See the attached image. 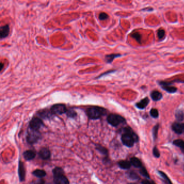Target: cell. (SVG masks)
Segmentation results:
<instances>
[{"label":"cell","instance_id":"ffe728a7","mask_svg":"<svg viewBox=\"0 0 184 184\" xmlns=\"http://www.w3.org/2000/svg\"><path fill=\"white\" fill-rule=\"evenodd\" d=\"M39 115L42 118H48L52 116V114L51 111H47V110H42L41 112L39 113Z\"/></svg>","mask_w":184,"mask_h":184},{"label":"cell","instance_id":"5bb4252c","mask_svg":"<svg viewBox=\"0 0 184 184\" xmlns=\"http://www.w3.org/2000/svg\"><path fill=\"white\" fill-rule=\"evenodd\" d=\"M149 101H150L148 97H146L145 98L143 99L141 101L137 103L136 105L138 109H145V108L148 106V104L149 103Z\"/></svg>","mask_w":184,"mask_h":184},{"label":"cell","instance_id":"7c38bea8","mask_svg":"<svg viewBox=\"0 0 184 184\" xmlns=\"http://www.w3.org/2000/svg\"><path fill=\"white\" fill-rule=\"evenodd\" d=\"M39 155L42 159L46 160V159H49L51 156V153H50V151L48 148H43L39 151Z\"/></svg>","mask_w":184,"mask_h":184},{"label":"cell","instance_id":"74e56055","mask_svg":"<svg viewBox=\"0 0 184 184\" xmlns=\"http://www.w3.org/2000/svg\"></svg>","mask_w":184,"mask_h":184},{"label":"cell","instance_id":"ba28073f","mask_svg":"<svg viewBox=\"0 0 184 184\" xmlns=\"http://www.w3.org/2000/svg\"><path fill=\"white\" fill-rule=\"evenodd\" d=\"M160 84L161 86V88L169 93H175L177 91L176 87L170 86L171 83L169 82H161Z\"/></svg>","mask_w":184,"mask_h":184},{"label":"cell","instance_id":"6da1fadb","mask_svg":"<svg viewBox=\"0 0 184 184\" xmlns=\"http://www.w3.org/2000/svg\"><path fill=\"white\" fill-rule=\"evenodd\" d=\"M123 131L124 133L122 135V142L124 145L127 147H132L134 145L135 142L138 140L137 135L133 132L132 129L129 127L124 128L123 129Z\"/></svg>","mask_w":184,"mask_h":184},{"label":"cell","instance_id":"8fae6325","mask_svg":"<svg viewBox=\"0 0 184 184\" xmlns=\"http://www.w3.org/2000/svg\"><path fill=\"white\" fill-rule=\"evenodd\" d=\"M18 170V175H19V178L20 179V181L22 182L25 179L26 172H25V169H24V167L23 163L21 161H20V163H19Z\"/></svg>","mask_w":184,"mask_h":184},{"label":"cell","instance_id":"4fadbf2b","mask_svg":"<svg viewBox=\"0 0 184 184\" xmlns=\"http://www.w3.org/2000/svg\"><path fill=\"white\" fill-rule=\"evenodd\" d=\"M23 156L24 158L27 161H31L35 157L36 153L34 151H26V152H24Z\"/></svg>","mask_w":184,"mask_h":184},{"label":"cell","instance_id":"484cf974","mask_svg":"<svg viewBox=\"0 0 184 184\" xmlns=\"http://www.w3.org/2000/svg\"><path fill=\"white\" fill-rule=\"evenodd\" d=\"M150 114L152 117L154 118H157L159 116V112L157 109H152L151 110Z\"/></svg>","mask_w":184,"mask_h":184},{"label":"cell","instance_id":"8d00e7d4","mask_svg":"<svg viewBox=\"0 0 184 184\" xmlns=\"http://www.w3.org/2000/svg\"><path fill=\"white\" fill-rule=\"evenodd\" d=\"M1 70H2L3 69V64L2 63H1Z\"/></svg>","mask_w":184,"mask_h":184},{"label":"cell","instance_id":"277c9868","mask_svg":"<svg viewBox=\"0 0 184 184\" xmlns=\"http://www.w3.org/2000/svg\"><path fill=\"white\" fill-rule=\"evenodd\" d=\"M107 121L109 124L111 125L114 127H117L121 124H124L126 120L124 117H122L119 114H109L107 118Z\"/></svg>","mask_w":184,"mask_h":184},{"label":"cell","instance_id":"4dcf8cb0","mask_svg":"<svg viewBox=\"0 0 184 184\" xmlns=\"http://www.w3.org/2000/svg\"><path fill=\"white\" fill-rule=\"evenodd\" d=\"M153 154L154 157H156V158H159L160 156V152L158 150V148L157 147H154L153 149Z\"/></svg>","mask_w":184,"mask_h":184},{"label":"cell","instance_id":"7a4b0ae2","mask_svg":"<svg viewBox=\"0 0 184 184\" xmlns=\"http://www.w3.org/2000/svg\"><path fill=\"white\" fill-rule=\"evenodd\" d=\"M107 111L102 107L91 106L86 110V114L91 119H97L106 114Z\"/></svg>","mask_w":184,"mask_h":184},{"label":"cell","instance_id":"52a82bcc","mask_svg":"<svg viewBox=\"0 0 184 184\" xmlns=\"http://www.w3.org/2000/svg\"><path fill=\"white\" fill-rule=\"evenodd\" d=\"M42 126H43V123L39 117H34L29 123L30 129L35 131H38Z\"/></svg>","mask_w":184,"mask_h":184},{"label":"cell","instance_id":"1f68e13d","mask_svg":"<svg viewBox=\"0 0 184 184\" xmlns=\"http://www.w3.org/2000/svg\"><path fill=\"white\" fill-rule=\"evenodd\" d=\"M176 117L177 119H178L179 120H182L183 118V114L181 111H178L176 112Z\"/></svg>","mask_w":184,"mask_h":184},{"label":"cell","instance_id":"f546056e","mask_svg":"<svg viewBox=\"0 0 184 184\" xmlns=\"http://www.w3.org/2000/svg\"><path fill=\"white\" fill-rule=\"evenodd\" d=\"M158 128H159V125H157L154 127H153V137L154 138V139H156L157 137V134H158Z\"/></svg>","mask_w":184,"mask_h":184},{"label":"cell","instance_id":"4316f807","mask_svg":"<svg viewBox=\"0 0 184 184\" xmlns=\"http://www.w3.org/2000/svg\"><path fill=\"white\" fill-rule=\"evenodd\" d=\"M165 35V31L163 29H159L157 32V36L159 39H163Z\"/></svg>","mask_w":184,"mask_h":184},{"label":"cell","instance_id":"e575fe53","mask_svg":"<svg viewBox=\"0 0 184 184\" xmlns=\"http://www.w3.org/2000/svg\"><path fill=\"white\" fill-rule=\"evenodd\" d=\"M34 184H45V182L43 179H39L37 180L36 182H35Z\"/></svg>","mask_w":184,"mask_h":184},{"label":"cell","instance_id":"ac0fdd59","mask_svg":"<svg viewBox=\"0 0 184 184\" xmlns=\"http://www.w3.org/2000/svg\"><path fill=\"white\" fill-rule=\"evenodd\" d=\"M130 163L133 166H135L136 167H142V164L140 161V160L137 158L133 157L130 159Z\"/></svg>","mask_w":184,"mask_h":184},{"label":"cell","instance_id":"836d02e7","mask_svg":"<svg viewBox=\"0 0 184 184\" xmlns=\"http://www.w3.org/2000/svg\"><path fill=\"white\" fill-rule=\"evenodd\" d=\"M130 176L132 179H137L138 178L137 175L134 172H131L130 174Z\"/></svg>","mask_w":184,"mask_h":184},{"label":"cell","instance_id":"d4e9b609","mask_svg":"<svg viewBox=\"0 0 184 184\" xmlns=\"http://www.w3.org/2000/svg\"><path fill=\"white\" fill-rule=\"evenodd\" d=\"M132 37L134 38L135 39H136V41L138 42V43H140L141 42V39H142V36H141V35L140 34H139L138 33H135L133 34H132Z\"/></svg>","mask_w":184,"mask_h":184},{"label":"cell","instance_id":"d6a6232c","mask_svg":"<svg viewBox=\"0 0 184 184\" xmlns=\"http://www.w3.org/2000/svg\"><path fill=\"white\" fill-rule=\"evenodd\" d=\"M114 71H115V70H110V71H107L106 73H103V74H101V75L99 76L98 77V78H99V77H101L102 76H103L108 75V74H109V73H113V72H114Z\"/></svg>","mask_w":184,"mask_h":184},{"label":"cell","instance_id":"9c48e42d","mask_svg":"<svg viewBox=\"0 0 184 184\" xmlns=\"http://www.w3.org/2000/svg\"><path fill=\"white\" fill-rule=\"evenodd\" d=\"M172 130L178 134H182L184 132V123H174L172 126Z\"/></svg>","mask_w":184,"mask_h":184},{"label":"cell","instance_id":"8992f818","mask_svg":"<svg viewBox=\"0 0 184 184\" xmlns=\"http://www.w3.org/2000/svg\"><path fill=\"white\" fill-rule=\"evenodd\" d=\"M40 137L41 135L38 131H35L30 129V131L28 132L27 139L29 143L33 144L36 143L39 140Z\"/></svg>","mask_w":184,"mask_h":184},{"label":"cell","instance_id":"5b68a950","mask_svg":"<svg viewBox=\"0 0 184 184\" xmlns=\"http://www.w3.org/2000/svg\"><path fill=\"white\" fill-rule=\"evenodd\" d=\"M50 111L54 114H62L67 113V109L65 104H56L51 106Z\"/></svg>","mask_w":184,"mask_h":184},{"label":"cell","instance_id":"e0dca14e","mask_svg":"<svg viewBox=\"0 0 184 184\" xmlns=\"http://www.w3.org/2000/svg\"><path fill=\"white\" fill-rule=\"evenodd\" d=\"M119 166L122 169H129L131 166V164L130 161H121L118 163Z\"/></svg>","mask_w":184,"mask_h":184},{"label":"cell","instance_id":"3957f363","mask_svg":"<svg viewBox=\"0 0 184 184\" xmlns=\"http://www.w3.org/2000/svg\"><path fill=\"white\" fill-rule=\"evenodd\" d=\"M55 184H69L67 178L64 175L63 170L60 167H56L53 170Z\"/></svg>","mask_w":184,"mask_h":184},{"label":"cell","instance_id":"44dd1931","mask_svg":"<svg viewBox=\"0 0 184 184\" xmlns=\"http://www.w3.org/2000/svg\"><path fill=\"white\" fill-rule=\"evenodd\" d=\"M173 144L179 147L184 152V141L182 139H176L173 142Z\"/></svg>","mask_w":184,"mask_h":184},{"label":"cell","instance_id":"2e32d148","mask_svg":"<svg viewBox=\"0 0 184 184\" xmlns=\"http://www.w3.org/2000/svg\"><path fill=\"white\" fill-rule=\"evenodd\" d=\"M151 97L154 101H158L162 98L163 95L159 91H153L151 93Z\"/></svg>","mask_w":184,"mask_h":184},{"label":"cell","instance_id":"d590c367","mask_svg":"<svg viewBox=\"0 0 184 184\" xmlns=\"http://www.w3.org/2000/svg\"><path fill=\"white\" fill-rule=\"evenodd\" d=\"M142 184H154L153 182H149L148 180H144L142 182Z\"/></svg>","mask_w":184,"mask_h":184},{"label":"cell","instance_id":"83f0119b","mask_svg":"<svg viewBox=\"0 0 184 184\" xmlns=\"http://www.w3.org/2000/svg\"><path fill=\"white\" fill-rule=\"evenodd\" d=\"M140 173L142 176H145V177H146V178H150V176H149V174L148 173V172H147L145 168L142 167L140 170Z\"/></svg>","mask_w":184,"mask_h":184},{"label":"cell","instance_id":"f1b7e54d","mask_svg":"<svg viewBox=\"0 0 184 184\" xmlns=\"http://www.w3.org/2000/svg\"><path fill=\"white\" fill-rule=\"evenodd\" d=\"M108 18V15L105 13H101L99 15V18L101 21L105 20Z\"/></svg>","mask_w":184,"mask_h":184},{"label":"cell","instance_id":"9a60e30c","mask_svg":"<svg viewBox=\"0 0 184 184\" xmlns=\"http://www.w3.org/2000/svg\"><path fill=\"white\" fill-rule=\"evenodd\" d=\"M121 55L119 54H112L108 55L105 57V60L106 63H111L113 62V61L117 57H120Z\"/></svg>","mask_w":184,"mask_h":184},{"label":"cell","instance_id":"cb8c5ba5","mask_svg":"<svg viewBox=\"0 0 184 184\" xmlns=\"http://www.w3.org/2000/svg\"><path fill=\"white\" fill-rule=\"evenodd\" d=\"M96 148H97V150H98L102 154H105V155H107L108 154V150H106L105 148L101 146V145H97Z\"/></svg>","mask_w":184,"mask_h":184},{"label":"cell","instance_id":"7402d4cb","mask_svg":"<svg viewBox=\"0 0 184 184\" xmlns=\"http://www.w3.org/2000/svg\"><path fill=\"white\" fill-rule=\"evenodd\" d=\"M66 114L67 117L71 118H74L77 116V113L72 109L67 110Z\"/></svg>","mask_w":184,"mask_h":184},{"label":"cell","instance_id":"603a6c76","mask_svg":"<svg viewBox=\"0 0 184 184\" xmlns=\"http://www.w3.org/2000/svg\"><path fill=\"white\" fill-rule=\"evenodd\" d=\"M159 173L160 174V175H161V177H163L164 180L166 182V184H172V182H171V180L169 179V177L167 176V175H166L164 172H161V171H159Z\"/></svg>","mask_w":184,"mask_h":184},{"label":"cell","instance_id":"30bf717a","mask_svg":"<svg viewBox=\"0 0 184 184\" xmlns=\"http://www.w3.org/2000/svg\"><path fill=\"white\" fill-rule=\"evenodd\" d=\"M10 32L9 25L6 24L5 26L1 27L0 28V38L3 39L8 36Z\"/></svg>","mask_w":184,"mask_h":184},{"label":"cell","instance_id":"d6986e66","mask_svg":"<svg viewBox=\"0 0 184 184\" xmlns=\"http://www.w3.org/2000/svg\"><path fill=\"white\" fill-rule=\"evenodd\" d=\"M33 174L35 176H37L39 178H42L45 176L46 172L43 170H36L33 172Z\"/></svg>","mask_w":184,"mask_h":184}]
</instances>
